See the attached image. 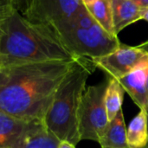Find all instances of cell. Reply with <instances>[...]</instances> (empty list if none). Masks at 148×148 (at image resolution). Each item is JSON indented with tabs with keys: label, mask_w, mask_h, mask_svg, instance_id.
Here are the masks:
<instances>
[{
	"label": "cell",
	"mask_w": 148,
	"mask_h": 148,
	"mask_svg": "<svg viewBox=\"0 0 148 148\" xmlns=\"http://www.w3.org/2000/svg\"><path fill=\"white\" fill-rule=\"evenodd\" d=\"M77 58L0 68V110L27 122L42 121Z\"/></svg>",
	"instance_id": "obj_1"
},
{
	"label": "cell",
	"mask_w": 148,
	"mask_h": 148,
	"mask_svg": "<svg viewBox=\"0 0 148 148\" xmlns=\"http://www.w3.org/2000/svg\"><path fill=\"white\" fill-rule=\"evenodd\" d=\"M75 58L49 25L0 8V68Z\"/></svg>",
	"instance_id": "obj_2"
},
{
	"label": "cell",
	"mask_w": 148,
	"mask_h": 148,
	"mask_svg": "<svg viewBox=\"0 0 148 148\" xmlns=\"http://www.w3.org/2000/svg\"><path fill=\"white\" fill-rule=\"evenodd\" d=\"M95 68L90 58L78 57L54 96L42 122L60 141H69L75 146L81 141L80 108L87 80Z\"/></svg>",
	"instance_id": "obj_3"
},
{
	"label": "cell",
	"mask_w": 148,
	"mask_h": 148,
	"mask_svg": "<svg viewBox=\"0 0 148 148\" xmlns=\"http://www.w3.org/2000/svg\"><path fill=\"white\" fill-rule=\"evenodd\" d=\"M49 27L75 57L94 59L104 56L117 49L121 44L118 36L108 34L97 23L90 27L82 28L63 20Z\"/></svg>",
	"instance_id": "obj_4"
},
{
	"label": "cell",
	"mask_w": 148,
	"mask_h": 148,
	"mask_svg": "<svg viewBox=\"0 0 148 148\" xmlns=\"http://www.w3.org/2000/svg\"><path fill=\"white\" fill-rule=\"evenodd\" d=\"M107 86L108 81L90 86L84 92L79 114L81 140L100 143L108 129L110 121L105 104Z\"/></svg>",
	"instance_id": "obj_5"
},
{
	"label": "cell",
	"mask_w": 148,
	"mask_h": 148,
	"mask_svg": "<svg viewBox=\"0 0 148 148\" xmlns=\"http://www.w3.org/2000/svg\"><path fill=\"white\" fill-rule=\"evenodd\" d=\"M91 60L96 68L114 79H120L138 69L148 67L147 52L138 46L122 43L110 54Z\"/></svg>",
	"instance_id": "obj_6"
},
{
	"label": "cell",
	"mask_w": 148,
	"mask_h": 148,
	"mask_svg": "<svg viewBox=\"0 0 148 148\" xmlns=\"http://www.w3.org/2000/svg\"><path fill=\"white\" fill-rule=\"evenodd\" d=\"M84 7L82 0H33L25 16L50 26L72 17Z\"/></svg>",
	"instance_id": "obj_7"
},
{
	"label": "cell",
	"mask_w": 148,
	"mask_h": 148,
	"mask_svg": "<svg viewBox=\"0 0 148 148\" xmlns=\"http://www.w3.org/2000/svg\"><path fill=\"white\" fill-rule=\"evenodd\" d=\"M148 67L138 69L128 75L117 79L123 87L126 93L132 98L140 109H146L148 107V89L147 76Z\"/></svg>",
	"instance_id": "obj_8"
},
{
	"label": "cell",
	"mask_w": 148,
	"mask_h": 148,
	"mask_svg": "<svg viewBox=\"0 0 148 148\" xmlns=\"http://www.w3.org/2000/svg\"><path fill=\"white\" fill-rule=\"evenodd\" d=\"M59 143L42 121H31L20 140L10 148H58Z\"/></svg>",
	"instance_id": "obj_9"
},
{
	"label": "cell",
	"mask_w": 148,
	"mask_h": 148,
	"mask_svg": "<svg viewBox=\"0 0 148 148\" xmlns=\"http://www.w3.org/2000/svg\"><path fill=\"white\" fill-rule=\"evenodd\" d=\"M29 122L0 110V148H10L23 136Z\"/></svg>",
	"instance_id": "obj_10"
},
{
	"label": "cell",
	"mask_w": 148,
	"mask_h": 148,
	"mask_svg": "<svg viewBox=\"0 0 148 148\" xmlns=\"http://www.w3.org/2000/svg\"><path fill=\"white\" fill-rule=\"evenodd\" d=\"M115 34L141 20V9L133 0H110Z\"/></svg>",
	"instance_id": "obj_11"
},
{
	"label": "cell",
	"mask_w": 148,
	"mask_h": 148,
	"mask_svg": "<svg viewBox=\"0 0 148 148\" xmlns=\"http://www.w3.org/2000/svg\"><path fill=\"white\" fill-rule=\"evenodd\" d=\"M99 144L101 148H128L127 127L122 109L109 122L108 129Z\"/></svg>",
	"instance_id": "obj_12"
},
{
	"label": "cell",
	"mask_w": 148,
	"mask_h": 148,
	"mask_svg": "<svg viewBox=\"0 0 148 148\" xmlns=\"http://www.w3.org/2000/svg\"><path fill=\"white\" fill-rule=\"evenodd\" d=\"M128 148H146L148 144L147 114L146 109H140L138 114L130 121L127 128Z\"/></svg>",
	"instance_id": "obj_13"
},
{
	"label": "cell",
	"mask_w": 148,
	"mask_h": 148,
	"mask_svg": "<svg viewBox=\"0 0 148 148\" xmlns=\"http://www.w3.org/2000/svg\"><path fill=\"white\" fill-rule=\"evenodd\" d=\"M88 11L93 16L95 21L108 34H115L112 8L110 0H95L89 5L86 6Z\"/></svg>",
	"instance_id": "obj_14"
},
{
	"label": "cell",
	"mask_w": 148,
	"mask_h": 148,
	"mask_svg": "<svg viewBox=\"0 0 148 148\" xmlns=\"http://www.w3.org/2000/svg\"><path fill=\"white\" fill-rule=\"evenodd\" d=\"M125 90L119 81L108 77V86L105 95V104L109 121L114 120L118 113L122 109Z\"/></svg>",
	"instance_id": "obj_15"
},
{
	"label": "cell",
	"mask_w": 148,
	"mask_h": 148,
	"mask_svg": "<svg viewBox=\"0 0 148 148\" xmlns=\"http://www.w3.org/2000/svg\"><path fill=\"white\" fill-rule=\"evenodd\" d=\"M33 0H0V8H10L17 10L24 16L28 13Z\"/></svg>",
	"instance_id": "obj_16"
},
{
	"label": "cell",
	"mask_w": 148,
	"mask_h": 148,
	"mask_svg": "<svg viewBox=\"0 0 148 148\" xmlns=\"http://www.w3.org/2000/svg\"><path fill=\"white\" fill-rule=\"evenodd\" d=\"M141 10L148 9V0H133Z\"/></svg>",
	"instance_id": "obj_17"
},
{
	"label": "cell",
	"mask_w": 148,
	"mask_h": 148,
	"mask_svg": "<svg viewBox=\"0 0 148 148\" xmlns=\"http://www.w3.org/2000/svg\"><path fill=\"white\" fill-rule=\"evenodd\" d=\"M58 148H75V146L69 141H60Z\"/></svg>",
	"instance_id": "obj_18"
},
{
	"label": "cell",
	"mask_w": 148,
	"mask_h": 148,
	"mask_svg": "<svg viewBox=\"0 0 148 148\" xmlns=\"http://www.w3.org/2000/svg\"><path fill=\"white\" fill-rule=\"evenodd\" d=\"M141 20L148 22V9L141 10Z\"/></svg>",
	"instance_id": "obj_19"
},
{
	"label": "cell",
	"mask_w": 148,
	"mask_h": 148,
	"mask_svg": "<svg viewBox=\"0 0 148 148\" xmlns=\"http://www.w3.org/2000/svg\"><path fill=\"white\" fill-rule=\"evenodd\" d=\"M138 47L140 48L141 49L145 50L146 52H147L148 53V39L147 41H145L144 42H142V43H140V45H138Z\"/></svg>",
	"instance_id": "obj_20"
},
{
	"label": "cell",
	"mask_w": 148,
	"mask_h": 148,
	"mask_svg": "<svg viewBox=\"0 0 148 148\" xmlns=\"http://www.w3.org/2000/svg\"><path fill=\"white\" fill-rule=\"evenodd\" d=\"M95 1V0H82V2H83V3H84V5H85V6L91 4V3H94Z\"/></svg>",
	"instance_id": "obj_21"
},
{
	"label": "cell",
	"mask_w": 148,
	"mask_h": 148,
	"mask_svg": "<svg viewBox=\"0 0 148 148\" xmlns=\"http://www.w3.org/2000/svg\"><path fill=\"white\" fill-rule=\"evenodd\" d=\"M146 110H147V123H148V107L146 108ZM146 148H148V144H147V147Z\"/></svg>",
	"instance_id": "obj_22"
},
{
	"label": "cell",
	"mask_w": 148,
	"mask_h": 148,
	"mask_svg": "<svg viewBox=\"0 0 148 148\" xmlns=\"http://www.w3.org/2000/svg\"><path fill=\"white\" fill-rule=\"evenodd\" d=\"M147 89H148V70H147Z\"/></svg>",
	"instance_id": "obj_23"
},
{
	"label": "cell",
	"mask_w": 148,
	"mask_h": 148,
	"mask_svg": "<svg viewBox=\"0 0 148 148\" xmlns=\"http://www.w3.org/2000/svg\"><path fill=\"white\" fill-rule=\"evenodd\" d=\"M103 148H108V147H103Z\"/></svg>",
	"instance_id": "obj_24"
}]
</instances>
